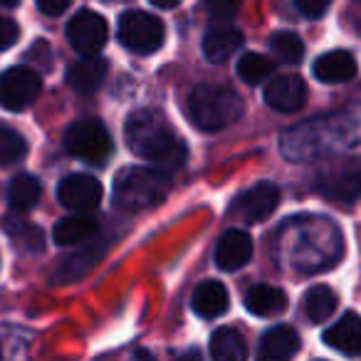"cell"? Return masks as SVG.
<instances>
[{
    "label": "cell",
    "mask_w": 361,
    "mask_h": 361,
    "mask_svg": "<svg viewBox=\"0 0 361 361\" xmlns=\"http://www.w3.org/2000/svg\"><path fill=\"white\" fill-rule=\"evenodd\" d=\"M97 231H99L97 218L77 211L75 216L62 218V221L55 226V233H52V235H55L57 245H80V243L90 240L92 235H97Z\"/></svg>",
    "instance_id": "20"
},
{
    "label": "cell",
    "mask_w": 361,
    "mask_h": 361,
    "mask_svg": "<svg viewBox=\"0 0 361 361\" xmlns=\"http://www.w3.org/2000/svg\"><path fill=\"white\" fill-rule=\"evenodd\" d=\"M42 80L30 67H11L0 75V106L8 111H23L40 97Z\"/></svg>",
    "instance_id": "7"
},
{
    "label": "cell",
    "mask_w": 361,
    "mask_h": 361,
    "mask_svg": "<svg viewBox=\"0 0 361 361\" xmlns=\"http://www.w3.org/2000/svg\"><path fill=\"white\" fill-rule=\"evenodd\" d=\"M243 102L233 90L221 85H198L188 97V116L201 131H221L235 124Z\"/></svg>",
    "instance_id": "4"
},
{
    "label": "cell",
    "mask_w": 361,
    "mask_h": 361,
    "mask_svg": "<svg viewBox=\"0 0 361 361\" xmlns=\"http://www.w3.org/2000/svg\"><path fill=\"white\" fill-rule=\"evenodd\" d=\"M211 356L218 361H243L247 356V346L240 331L231 326H221L211 336Z\"/></svg>",
    "instance_id": "23"
},
{
    "label": "cell",
    "mask_w": 361,
    "mask_h": 361,
    "mask_svg": "<svg viewBox=\"0 0 361 361\" xmlns=\"http://www.w3.org/2000/svg\"><path fill=\"white\" fill-rule=\"evenodd\" d=\"M70 3H72V0H37V8H40L45 16L57 18V16H62L67 8H70Z\"/></svg>",
    "instance_id": "33"
},
{
    "label": "cell",
    "mask_w": 361,
    "mask_h": 361,
    "mask_svg": "<svg viewBox=\"0 0 361 361\" xmlns=\"http://www.w3.org/2000/svg\"><path fill=\"white\" fill-rule=\"evenodd\" d=\"M20 0H0V6H8V8H13V6H18Z\"/></svg>",
    "instance_id": "35"
},
{
    "label": "cell",
    "mask_w": 361,
    "mask_h": 361,
    "mask_svg": "<svg viewBox=\"0 0 361 361\" xmlns=\"http://www.w3.org/2000/svg\"><path fill=\"white\" fill-rule=\"evenodd\" d=\"M116 35L119 42L126 47L129 52L136 55H151L164 45V23L156 16L141 11H129L119 18V25H116Z\"/></svg>",
    "instance_id": "6"
},
{
    "label": "cell",
    "mask_w": 361,
    "mask_h": 361,
    "mask_svg": "<svg viewBox=\"0 0 361 361\" xmlns=\"http://www.w3.org/2000/svg\"><path fill=\"white\" fill-rule=\"evenodd\" d=\"M252 257V240L247 233L243 231H228L226 235L218 240L216 247V262L221 270L235 272L245 267Z\"/></svg>",
    "instance_id": "15"
},
{
    "label": "cell",
    "mask_w": 361,
    "mask_h": 361,
    "mask_svg": "<svg viewBox=\"0 0 361 361\" xmlns=\"http://www.w3.org/2000/svg\"><path fill=\"white\" fill-rule=\"evenodd\" d=\"M326 346H331L334 351L346 356H356L361 354V317L354 312H346L339 322L329 326L322 336Z\"/></svg>",
    "instance_id": "13"
},
{
    "label": "cell",
    "mask_w": 361,
    "mask_h": 361,
    "mask_svg": "<svg viewBox=\"0 0 361 361\" xmlns=\"http://www.w3.org/2000/svg\"><path fill=\"white\" fill-rule=\"evenodd\" d=\"M356 141H361V106L290 129L282 136V154L287 159H317Z\"/></svg>",
    "instance_id": "1"
},
{
    "label": "cell",
    "mask_w": 361,
    "mask_h": 361,
    "mask_svg": "<svg viewBox=\"0 0 361 361\" xmlns=\"http://www.w3.org/2000/svg\"><path fill=\"white\" fill-rule=\"evenodd\" d=\"M106 62L99 55H82V60L72 62L67 70V85L80 94H94L106 77Z\"/></svg>",
    "instance_id": "14"
},
{
    "label": "cell",
    "mask_w": 361,
    "mask_h": 361,
    "mask_svg": "<svg viewBox=\"0 0 361 361\" xmlns=\"http://www.w3.org/2000/svg\"><path fill=\"white\" fill-rule=\"evenodd\" d=\"M314 191L339 203H351L361 196V161H346L314 176Z\"/></svg>",
    "instance_id": "8"
},
{
    "label": "cell",
    "mask_w": 361,
    "mask_h": 361,
    "mask_svg": "<svg viewBox=\"0 0 361 361\" xmlns=\"http://www.w3.org/2000/svg\"><path fill=\"white\" fill-rule=\"evenodd\" d=\"M151 6H156V8H164V11H169V8H176L180 3V0H149Z\"/></svg>",
    "instance_id": "34"
},
{
    "label": "cell",
    "mask_w": 361,
    "mask_h": 361,
    "mask_svg": "<svg viewBox=\"0 0 361 361\" xmlns=\"http://www.w3.org/2000/svg\"><path fill=\"white\" fill-rule=\"evenodd\" d=\"M104 250H106V243H99V245H90L85 250L75 252V255L65 257L60 270H55V275H52V280L60 282V285H70V282L80 280L82 275H87L97 265V260L104 255Z\"/></svg>",
    "instance_id": "21"
},
{
    "label": "cell",
    "mask_w": 361,
    "mask_h": 361,
    "mask_svg": "<svg viewBox=\"0 0 361 361\" xmlns=\"http://www.w3.org/2000/svg\"><path fill=\"white\" fill-rule=\"evenodd\" d=\"M42 196V183L30 173H18L8 186V203L16 211H30Z\"/></svg>",
    "instance_id": "24"
},
{
    "label": "cell",
    "mask_w": 361,
    "mask_h": 361,
    "mask_svg": "<svg viewBox=\"0 0 361 361\" xmlns=\"http://www.w3.org/2000/svg\"><path fill=\"white\" fill-rule=\"evenodd\" d=\"M312 72L324 85H339V82H349L356 75V60L346 50H331L317 57Z\"/></svg>",
    "instance_id": "16"
},
{
    "label": "cell",
    "mask_w": 361,
    "mask_h": 361,
    "mask_svg": "<svg viewBox=\"0 0 361 361\" xmlns=\"http://www.w3.org/2000/svg\"><path fill=\"white\" fill-rule=\"evenodd\" d=\"M272 72H275V62L265 55H257V52H245V55L238 60V77H240L245 85H260Z\"/></svg>",
    "instance_id": "26"
},
{
    "label": "cell",
    "mask_w": 361,
    "mask_h": 361,
    "mask_svg": "<svg viewBox=\"0 0 361 361\" xmlns=\"http://www.w3.org/2000/svg\"><path fill=\"white\" fill-rule=\"evenodd\" d=\"M57 198L70 211H92L102 201V183L87 173L67 176L57 186Z\"/></svg>",
    "instance_id": "11"
},
{
    "label": "cell",
    "mask_w": 361,
    "mask_h": 361,
    "mask_svg": "<svg viewBox=\"0 0 361 361\" xmlns=\"http://www.w3.org/2000/svg\"><path fill=\"white\" fill-rule=\"evenodd\" d=\"M336 302L339 300H336L331 287H326V285L312 287V290L305 295V312H307V317H310V322H314V324L326 322L331 314H334Z\"/></svg>",
    "instance_id": "25"
},
{
    "label": "cell",
    "mask_w": 361,
    "mask_h": 361,
    "mask_svg": "<svg viewBox=\"0 0 361 361\" xmlns=\"http://www.w3.org/2000/svg\"><path fill=\"white\" fill-rule=\"evenodd\" d=\"M300 351V336L292 326H272L270 331H265L260 341V359L265 361H285L290 356H295Z\"/></svg>",
    "instance_id": "19"
},
{
    "label": "cell",
    "mask_w": 361,
    "mask_h": 361,
    "mask_svg": "<svg viewBox=\"0 0 361 361\" xmlns=\"http://www.w3.org/2000/svg\"><path fill=\"white\" fill-rule=\"evenodd\" d=\"M171 191V176L149 166L121 169L114 178V201L126 211H144L161 203Z\"/></svg>",
    "instance_id": "3"
},
{
    "label": "cell",
    "mask_w": 361,
    "mask_h": 361,
    "mask_svg": "<svg viewBox=\"0 0 361 361\" xmlns=\"http://www.w3.org/2000/svg\"><path fill=\"white\" fill-rule=\"evenodd\" d=\"M18 37H20V27L13 20H8V18H0V50L13 47L18 42Z\"/></svg>",
    "instance_id": "32"
},
{
    "label": "cell",
    "mask_w": 361,
    "mask_h": 361,
    "mask_svg": "<svg viewBox=\"0 0 361 361\" xmlns=\"http://www.w3.org/2000/svg\"><path fill=\"white\" fill-rule=\"evenodd\" d=\"M65 149L75 159L87 161L92 166H102L109 161L114 144H111L109 131L97 119H80L67 126L65 131Z\"/></svg>",
    "instance_id": "5"
},
{
    "label": "cell",
    "mask_w": 361,
    "mask_h": 361,
    "mask_svg": "<svg viewBox=\"0 0 361 361\" xmlns=\"http://www.w3.org/2000/svg\"><path fill=\"white\" fill-rule=\"evenodd\" d=\"M6 231L11 233V238L16 240V245H20L27 252H42V231L35 228L30 221H6Z\"/></svg>",
    "instance_id": "28"
},
{
    "label": "cell",
    "mask_w": 361,
    "mask_h": 361,
    "mask_svg": "<svg viewBox=\"0 0 361 361\" xmlns=\"http://www.w3.org/2000/svg\"><path fill=\"white\" fill-rule=\"evenodd\" d=\"M270 47L282 62H287V65H297V62H302V57H305V42H302L295 32H287V30L275 32L270 40Z\"/></svg>",
    "instance_id": "29"
},
{
    "label": "cell",
    "mask_w": 361,
    "mask_h": 361,
    "mask_svg": "<svg viewBox=\"0 0 361 361\" xmlns=\"http://www.w3.org/2000/svg\"><path fill=\"white\" fill-rule=\"evenodd\" d=\"M193 312L203 319H216V317H223L231 307V295L228 290L216 280L201 282L198 290L193 292Z\"/></svg>",
    "instance_id": "18"
},
{
    "label": "cell",
    "mask_w": 361,
    "mask_h": 361,
    "mask_svg": "<svg viewBox=\"0 0 361 361\" xmlns=\"http://www.w3.org/2000/svg\"><path fill=\"white\" fill-rule=\"evenodd\" d=\"M245 307H247V312H252L255 317H277L287 310V295L280 287L257 285L247 292Z\"/></svg>",
    "instance_id": "22"
},
{
    "label": "cell",
    "mask_w": 361,
    "mask_h": 361,
    "mask_svg": "<svg viewBox=\"0 0 361 361\" xmlns=\"http://www.w3.org/2000/svg\"><path fill=\"white\" fill-rule=\"evenodd\" d=\"M329 6H331V0H295V8L300 11V16L310 18V20L322 18L329 11Z\"/></svg>",
    "instance_id": "31"
},
{
    "label": "cell",
    "mask_w": 361,
    "mask_h": 361,
    "mask_svg": "<svg viewBox=\"0 0 361 361\" xmlns=\"http://www.w3.org/2000/svg\"><path fill=\"white\" fill-rule=\"evenodd\" d=\"M243 32L235 30L231 25H221V27H213V30L206 32L203 37V55L213 62V65H221V62L231 60L238 50L243 47Z\"/></svg>",
    "instance_id": "17"
},
{
    "label": "cell",
    "mask_w": 361,
    "mask_h": 361,
    "mask_svg": "<svg viewBox=\"0 0 361 361\" xmlns=\"http://www.w3.org/2000/svg\"><path fill=\"white\" fill-rule=\"evenodd\" d=\"M356 3H361V0H356Z\"/></svg>",
    "instance_id": "36"
},
{
    "label": "cell",
    "mask_w": 361,
    "mask_h": 361,
    "mask_svg": "<svg viewBox=\"0 0 361 361\" xmlns=\"http://www.w3.org/2000/svg\"><path fill=\"white\" fill-rule=\"evenodd\" d=\"M265 102L275 111L282 114H292V111L302 109L307 102V87L300 77L295 75H282L275 77L270 85L265 87Z\"/></svg>",
    "instance_id": "12"
},
{
    "label": "cell",
    "mask_w": 361,
    "mask_h": 361,
    "mask_svg": "<svg viewBox=\"0 0 361 361\" xmlns=\"http://www.w3.org/2000/svg\"><path fill=\"white\" fill-rule=\"evenodd\" d=\"M277 203H280V188L270 180H260L233 201L231 213L245 223H262L275 213Z\"/></svg>",
    "instance_id": "10"
},
{
    "label": "cell",
    "mask_w": 361,
    "mask_h": 361,
    "mask_svg": "<svg viewBox=\"0 0 361 361\" xmlns=\"http://www.w3.org/2000/svg\"><path fill=\"white\" fill-rule=\"evenodd\" d=\"M124 136L129 149L139 159L159 166H180L188 149L178 134L171 129L169 119L156 109H139L126 119Z\"/></svg>",
    "instance_id": "2"
},
{
    "label": "cell",
    "mask_w": 361,
    "mask_h": 361,
    "mask_svg": "<svg viewBox=\"0 0 361 361\" xmlns=\"http://www.w3.org/2000/svg\"><path fill=\"white\" fill-rule=\"evenodd\" d=\"M67 40L80 55H99L109 40V25L97 13L82 11L67 25Z\"/></svg>",
    "instance_id": "9"
},
{
    "label": "cell",
    "mask_w": 361,
    "mask_h": 361,
    "mask_svg": "<svg viewBox=\"0 0 361 361\" xmlns=\"http://www.w3.org/2000/svg\"><path fill=\"white\" fill-rule=\"evenodd\" d=\"M27 156V141L20 131L0 124V166L20 164Z\"/></svg>",
    "instance_id": "27"
},
{
    "label": "cell",
    "mask_w": 361,
    "mask_h": 361,
    "mask_svg": "<svg viewBox=\"0 0 361 361\" xmlns=\"http://www.w3.org/2000/svg\"><path fill=\"white\" fill-rule=\"evenodd\" d=\"M243 0H206V11L213 20H233L240 11Z\"/></svg>",
    "instance_id": "30"
}]
</instances>
